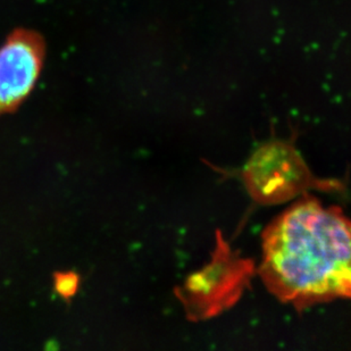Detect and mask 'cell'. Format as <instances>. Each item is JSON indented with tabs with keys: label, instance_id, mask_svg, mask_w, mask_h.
I'll return each instance as SVG.
<instances>
[{
	"label": "cell",
	"instance_id": "1",
	"mask_svg": "<svg viewBox=\"0 0 351 351\" xmlns=\"http://www.w3.org/2000/svg\"><path fill=\"white\" fill-rule=\"evenodd\" d=\"M258 272L281 302L302 308L351 299V221L305 197L266 228Z\"/></svg>",
	"mask_w": 351,
	"mask_h": 351
},
{
	"label": "cell",
	"instance_id": "2",
	"mask_svg": "<svg viewBox=\"0 0 351 351\" xmlns=\"http://www.w3.org/2000/svg\"><path fill=\"white\" fill-rule=\"evenodd\" d=\"M245 189L256 202L278 205L309 189H335V181L318 179L295 146L285 140H271L252 154L242 171Z\"/></svg>",
	"mask_w": 351,
	"mask_h": 351
},
{
	"label": "cell",
	"instance_id": "3",
	"mask_svg": "<svg viewBox=\"0 0 351 351\" xmlns=\"http://www.w3.org/2000/svg\"><path fill=\"white\" fill-rule=\"evenodd\" d=\"M254 271L252 261L241 258L219 233L212 261L191 275L178 293L186 315L202 321L224 312L238 302Z\"/></svg>",
	"mask_w": 351,
	"mask_h": 351
},
{
	"label": "cell",
	"instance_id": "4",
	"mask_svg": "<svg viewBox=\"0 0 351 351\" xmlns=\"http://www.w3.org/2000/svg\"><path fill=\"white\" fill-rule=\"evenodd\" d=\"M43 47L34 34H16L0 48V115L15 110L34 89Z\"/></svg>",
	"mask_w": 351,
	"mask_h": 351
},
{
	"label": "cell",
	"instance_id": "5",
	"mask_svg": "<svg viewBox=\"0 0 351 351\" xmlns=\"http://www.w3.org/2000/svg\"><path fill=\"white\" fill-rule=\"evenodd\" d=\"M53 288L63 299L72 298L80 288V276L75 272H58L53 276Z\"/></svg>",
	"mask_w": 351,
	"mask_h": 351
}]
</instances>
